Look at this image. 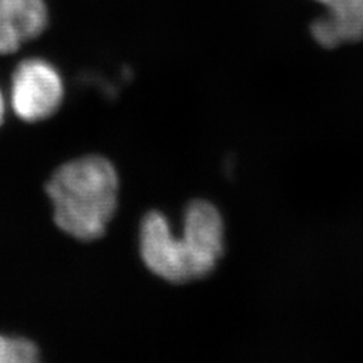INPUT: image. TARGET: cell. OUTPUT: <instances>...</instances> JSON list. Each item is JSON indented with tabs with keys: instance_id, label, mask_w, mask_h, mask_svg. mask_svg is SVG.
<instances>
[{
	"instance_id": "obj_4",
	"label": "cell",
	"mask_w": 363,
	"mask_h": 363,
	"mask_svg": "<svg viewBox=\"0 0 363 363\" xmlns=\"http://www.w3.org/2000/svg\"><path fill=\"white\" fill-rule=\"evenodd\" d=\"M223 220L214 205L199 199L187 206L183 220V234L191 242L208 276L214 271L223 255Z\"/></svg>"
},
{
	"instance_id": "obj_2",
	"label": "cell",
	"mask_w": 363,
	"mask_h": 363,
	"mask_svg": "<svg viewBox=\"0 0 363 363\" xmlns=\"http://www.w3.org/2000/svg\"><path fill=\"white\" fill-rule=\"evenodd\" d=\"M139 233L142 259L156 276L177 284L206 277L189 240L172 233L160 211L145 214Z\"/></svg>"
},
{
	"instance_id": "obj_1",
	"label": "cell",
	"mask_w": 363,
	"mask_h": 363,
	"mask_svg": "<svg viewBox=\"0 0 363 363\" xmlns=\"http://www.w3.org/2000/svg\"><path fill=\"white\" fill-rule=\"evenodd\" d=\"M46 194L57 226L77 240L93 241L104 235L116 213L118 175L104 156H82L52 172Z\"/></svg>"
},
{
	"instance_id": "obj_6",
	"label": "cell",
	"mask_w": 363,
	"mask_h": 363,
	"mask_svg": "<svg viewBox=\"0 0 363 363\" xmlns=\"http://www.w3.org/2000/svg\"><path fill=\"white\" fill-rule=\"evenodd\" d=\"M327 9L325 16L311 25V33L322 46L334 49L363 39V0H316Z\"/></svg>"
},
{
	"instance_id": "obj_8",
	"label": "cell",
	"mask_w": 363,
	"mask_h": 363,
	"mask_svg": "<svg viewBox=\"0 0 363 363\" xmlns=\"http://www.w3.org/2000/svg\"><path fill=\"white\" fill-rule=\"evenodd\" d=\"M4 113H6V104H4V99H3V94L0 91V125L4 120Z\"/></svg>"
},
{
	"instance_id": "obj_3",
	"label": "cell",
	"mask_w": 363,
	"mask_h": 363,
	"mask_svg": "<svg viewBox=\"0 0 363 363\" xmlns=\"http://www.w3.org/2000/svg\"><path fill=\"white\" fill-rule=\"evenodd\" d=\"M64 82L57 69L45 60L22 61L13 72L11 106L26 123L52 117L62 104Z\"/></svg>"
},
{
	"instance_id": "obj_7",
	"label": "cell",
	"mask_w": 363,
	"mask_h": 363,
	"mask_svg": "<svg viewBox=\"0 0 363 363\" xmlns=\"http://www.w3.org/2000/svg\"><path fill=\"white\" fill-rule=\"evenodd\" d=\"M38 347L25 337L0 335V363H35Z\"/></svg>"
},
{
	"instance_id": "obj_5",
	"label": "cell",
	"mask_w": 363,
	"mask_h": 363,
	"mask_svg": "<svg viewBox=\"0 0 363 363\" xmlns=\"http://www.w3.org/2000/svg\"><path fill=\"white\" fill-rule=\"evenodd\" d=\"M49 23L45 0H0V55L38 38Z\"/></svg>"
}]
</instances>
